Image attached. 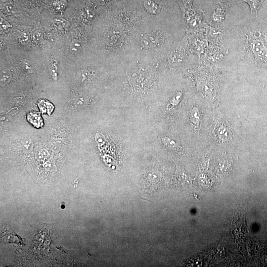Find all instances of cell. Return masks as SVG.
Wrapping results in <instances>:
<instances>
[{
  "label": "cell",
  "instance_id": "4fadbf2b",
  "mask_svg": "<svg viewBox=\"0 0 267 267\" xmlns=\"http://www.w3.org/2000/svg\"><path fill=\"white\" fill-rule=\"evenodd\" d=\"M22 41H25L28 39V34L26 32L23 33L21 37Z\"/></svg>",
  "mask_w": 267,
  "mask_h": 267
},
{
  "label": "cell",
  "instance_id": "8fae6325",
  "mask_svg": "<svg viewBox=\"0 0 267 267\" xmlns=\"http://www.w3.org/2000/svg\"><path fill=\"white\" fill-rule=\"evenodd\" d=\"M81 48V44L78 41H74L70 44V48L72 52H78Z\"/></svg>",
  "mask_w": 267,
  "mask_h": 267
},
{
  "label": "cell",
  "instance_id": "8992f818",
  "mask_svg": "<svg viewBox=\"0 0 267 267\" xmlns=\"http://www.w3.org/2000/svg\"><path fill=\"white\" fill-rule=\"evenodd\" d=\"M247 2L251 9L252 15H256L260 7L263 0H243Z\"/></svg>",
  "mask_w": 267,
  "mask_h": 267
},
{
  "label": "cell",
  "instance_id": "30bf717a",
  "mask_svg": "<svg viewBox=\"0 0 267 267\" xmlns=\"http://www.w3.org/2000/svg\"><path fill=\"white\" fill-rule=\"evenodd\" d=\"M182 95L181 92H178L175 94L170 101V106L172 107L176 106L180 101Z\"/></svg>",
  "mask_w": 267,
  "mask_h": 267
},
{
  "label": "cell",
  "instance_id": "9c48e42d",
  "mask_svg": "<svg viewBox=\"0 0 267 267\" xmlns=\"http://www.w3.org/2000/svg\"><path fill=\"white\" fill-rule=\"evenodd\" d=\"M1 85H3L7 83L11 78V74L8 70H4L1 72Z\"/></svg>",
  "mask_w": 267,
  "mask_h": 267
},
{
  "label": "cell",
  "instance_id": "5b68a950",
  "mask_svg": "<svg viewBox=\"0 0 267 267\" xmlns=\"http://www.w3.org/2000/svg\"><path fill=\"white\" fill-rule=\"evenodd\" d=\"M201 120V114L199 109L196 107H194L191 111L190 114V121L195 127H198Z\"/></svg>",
  "mask_w": 267,
  "mask_h": 267
},
{
  "label": "cell",
  "instance_id": "ba28073f",
  "mask_svg": "<svg viewBox=\"0 0 267 267\" xmlns=\"http://www.w3.org/2000/svg\"><path fill=\"white\" fill-rule=\"evenodd\" d=\"M162 142L166 146L170 148H178L179 146L175 140L168 137H164L162 138Z\"/></svg>",
  "mask_w": 267,
  "mask_h": 267
},
{
  "label": "cell",
  "instance_id": "52a82bcc",
  "mask_svg": "<svg viewBox=\"0 0 267 267\" xmlns=\"http://www.w3.org/2000/svg\"><path fill=\"white\" fill-rule=\"evenodd\" d=\"M218 137L222 140H226L228 139L229 133L228 129L224 126H220L217 131Z\"/></svg>",
  "mask_w": 267,
  "mask_h": 267
},
{
  "label": "cell",
  "instance_id": "277c9868",
  "mask_svg": "<svg viewBox=\"0 0 267 267\" xmlns=\"http://www.w3.org/2000/svg\"><path fill=\"white\" fill-rule=\"evenodd\" d=\"M40 111L43 114L51 115L54 110V106L48 100L44 99H40L37 103Z\"/></svg>",
  "mask_w": 267,
  "mask_h": 267
},
{
  "label": "cell",
  "instance_id": "6da1fadb",
  "mask_svg": "<svg viewBox=\"0 0 267 267\" xmlns=\"http://www.w3.org/2000/svg\"><path fill=\"white\" fill-rule=\"evenodd\" d=\"M250 46L256 61L261 65H267V45L260 33L255 32L250 39Z\"/></svg>",
  "mask_w": 267,
  "mask_h": 267
},
{
  "label": "cell",
  "instance_id": "7c38bea8",
  "mask_svg": "<svg viewBox=\"0 0 267 267\" xmlns=\"http://www.w3.org/2000/svg\"><path fill=\"white\" fill-rule=\"evenodd\" d=\"M4 9L5 10L9 13H11L13 12V9L11 4H5V5L4 6Z\"/></svg>",
  "mask_w": 267,
  "mask_h": 267
},
{
  "label": "cell",
  "instance_id": "7a4b0ae2",
  "mask_svg": "<svg viewBox=\"0 0 267 267\" xmlns=\"http://www.w3.org/2000/svg\"><path fill=\"white\" fill-rule=\"evenodd\" d=\"M161 41L160 35L157 33L149 34L142 40L141 44L144 47H152L159 44Z\"/></svg>",
  "mask_w": 267,
  "mask_h": 267
},
{
  "label": "cell",
  "instance_id": "3957f363",
  "mask_svg": "<svg viewBox=\"0 0 267 267\" xmlns=\"http://www.w3.org/2000/svg\"><path fill=\"white\" fill-rule=\"evenodd\" d=\"M26 118L30 124L37 129L41 128L44 126L43 120L39 112H30L27 113Z\"/></svg>",
  "mask_w": 267,
  "mask_h": 267
}]
</instances>
